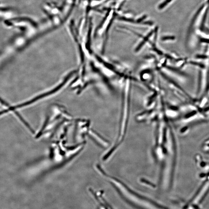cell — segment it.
<instances>
[{
	"label": "cell",
	"instance_id": "1",
	"mask_svg": "<svg viewBox=\"0 0 209 209\" xmlns=\"http://www.w3.org/2000/svg\"><path fill=\"white\" fill-rule=\"evenodd\" d=\"M15 113L16 115L20 119L21 121L23 122V124H24L26 126H27L29 129H30V130L31 131L32 133H34V131H33V130L32 129V128L30 127V126L29 125V124H28L27 122H26V121L23 118L22 116L20 115V114H19V113H18V112H17V111H16V112H15Z\"/></svg>",
	"mask_w": 209,
	"mask_h": 209
},
{
	"label": "cell",
	"instance_id": "2",
	"mask_svg": "<svg viewBox=\"0 0 209 209\" xmlns=\"http://www.w3.org/2000/svg\"><path fill=\"white\" fill-rule=\"evenodd\" d=\"M89 190L92 193V194L93 195H94V198H95V200H96V201H97V202H98V203L100 204V205L101 206H102L104 207V208H105V209H107V208H106V207L103 204V203H102L101 202L100 200H99V198H98V197L97 196V195H96V194L94 192V190H93L92 189H91V188H90Z\"/></svg>",
	"mask_w": 209,
	"mask_h": 209
},
{
	"label": "cell",
	"instance_id": "3",
	"mask_svg": "<svg viewBox=\"0 0 209 209\" xmlns=\"http://www.w3.org/2000/svg\"><path fill=\"white\" fill-rule=\"evenodd\" d=\"M119 19H120V20L124 21H127V22L133 23H137V21H135L133 19H129V18H125L124 17H119Z\"/></svg>",
	"mask_w": 209,
	"mask_h": 209
},
{
	"label": "cell",
	"instance_id": "4",
	"mask_svg": "<svg viewBox=\"0 0 209 209\" xmlns=\"http://www.w3.org/2000/svg\"><path fill=\"white\" fill-rule=\"evenodd\" d=\"M172 1V0H165V1L164 2H163L162 4H160V5H159V9H162L164 8V7H165L167 4H168L169 3Z\"/></svg>",
	"mask_w": 209,
	"mask_h": 209
},
{
	"label": "cell",
	"instance_id": "5",
	"mask_svg": "<svg viewBox=\"0 0 209 209\" xmlns=\"http://www.w3.org/2000/svg\"><path fill=\"white\" fill-rule=\"evenodd\" d=\"M0 102L3 104L7 106H9L8 104L6 102L4 101L3 100H2L1 98H0Z\"/></svg>",
	"mask_w": 209,
	"mask_h": 209
},
{
	"label": "cell",
	"instance_id": "6",
	"mask_svg": "<svg viewBox=\"0 0 209 209\" xmlns=\"http://www.w3.org/2000/svg\"><path fill=\"white\" fill-rule=\"evenodd\" d=\"M174 38L173 37H171V36H167V37H165L163 38H162V39L163 40H167V39H174Z\"/></svg>",
	"mask_w": 209,
	"mask_h": 209
}]
</instances>
